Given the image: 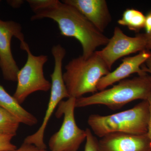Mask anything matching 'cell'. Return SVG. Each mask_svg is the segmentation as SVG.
<instances>
[{
	"mask_svg": "<svg viewBox=\"0 0 151 151\" xmlns=\"http://www.w3.org/2000/svg\"><path fill=\"white\" fill-rule=\"evenodd\" d=\"M32 21L51 19L58 25L63 36L73 37L82 46V56L87 58L97 47L106 45L109 38L96 28L75 8L58 0H49L45 7L34 12Z\"/></svg>",
	"mask_w": 151,
	"mask_h": 151,
	"instance_id": "cell-1",
	"label": "cell"
},
{
	"mask_svg": "<svg viewBox=\"0 0 151 151\" xmlns=\"http://www.w3.org/2000/svg\"><path fill=\"white\" fill-rule=\"evenodd\" d=\"M151 94V75L147 73L119 81L111 88L76 100V108L103 105L112 110L137 100H147Z\"/></svg>",
	"mask_w": 151,
	"mask_h": 151,
	"instance_id": "cell-2",
	"label": "cell"
},
{
	"mask_svg": "<svg viewBox=\"0 0 151 151\" xmlns=\"http://www.w3.org/2000/svg\"><path fill=\"white\" fill-rule=\"evenodd\" d=\"M150 112L147 100H142L134 107L107 116L92 114L87 124L93 133L100 138L112 133L133 135L147 133Z\"/></svg>",
	"mask_w": 151,
	"mask_h": 151,
	"instance_id": "cell-3",
	"label": "cell"
},
{
	"mask_svg": "<svg viewBox=\"0 0 151 151\" xmlns=\"http://www.w3.org/2000/svg\"><path fill=\"white\" fill-rule=\"evenodd\" d=\"M63 79L69 97L76 99L98 92L100 79L111 70L95 52L87 58L82 55L73 58L65 66Z\"/></svg>",
	"mask_w": 151,
	"mask_h": 151,
	"instance_id": "cell-4",
	"label": "cell"
},
{
	"mask_svg": "<svg viewBox=\"0 0 151 151\" xmlns=\"http://www.w3.org/2000/svg\"><path fill=\"white\" fill-rule=\"evenodd\" d=\"M51 52L54 58L55 65L53 72L50 75L51 86L50 97L46 112L39 129L34 134L27 137L23 142L43 150L47 149L44 142V134L49 121L63 99L69 97L63 81L62 72L63 61L66 54V50L60 45L58 44L52 47Z\"/></svg>",
	"mask_w": 151,
	"mask_h": 151,
	"instance_id": "cell-5",
	"label": "cell"
},
{
	"mask_svg": "<svg viewBox=\"0 0 151 151\" xmlns=\"http://www.w3.org/2000/svg\"><path fill=\"white\" fill-rule=\"evenodd\" d=\"M20 47L27 53V60L18 73L17 84L13 97L21 104L33 93L48 91L51 89V83L44 74V65L48 60V56L34 55L25 42L20 43Z\"/></svg>",
	"mask_w": 151,
	"mask_h": 151,
	"instance_id": "cell-6",
	"label": "cell"
},
{
	"mask_svg": "<svg viewBox=\"0 0 151 151\" xmlns=\"http://www.w3.org/2000/svg\"><path fill=\"white\" fill-rule=\"evenodd\" d=\"M76 99L69 97L62 100L57 107L55 115L57 118L63 116L61 127L51 136L48 146L50 151H77L86 137V130L76 124L74 115Z\"/></svg>",
	"mask_w": 151,
	"mask_h": 151,
	"instance_id": "cell-7",
	"label": "cell"
},
{
	"mask_svg": "<svg viewBox=\"0 0 151 151\" xmlns=\"http://www.w3.org/2000/svg\"><path fill=\"white\" fill-rule=\"evenodd\" d=\"M146 34H138L134 37L125 34L120 27L114 28L113 36L101 50L96 51L111 70L114 63L122 57L146 50Z\"/></svg>",
	"mask_w": 151,
	"mask_h": 151,
	"instance_id": "cell-8",
	"label": "cell"
},
{
	"mask_svg": "<svg viewBox=\"0 0 151 151\" xmlns=\"http://www.w3.org/2000/svg\"><path fill=\"white\" fill-rule=\"evenodd\" d=\"M14 37L20 43L24 42L21 25L13 21L0 19V68L5 80L17 81L19 69L11 50V41Z\"/></svg>",
	"mask_w": 151,
	"mask_h": 151,
	"instance_id": "cell-9",
	"label": "cell"
},
{
	"mask_svg": "<svg viewBox=\"0 0 151 151\" xmlns=\"http://www.w3.org/2000/svg\"><path fill=\"white\" fill-rule=\"evenodd\" d=\"M99 151H151V142L147 134L133 135L112 133L98 140Z\"/></svg>",
	"mask_w": 151,
	"mask_h": 151,
	"instance_id": "cell-10",
	"label": "cell"
},
{
	"mask_svg": "<svg viewBox=\"0 0 151 151\" xmlns=\"http://www.w3.org/2000/svg\"><path fill=\"white\" fill-rule=\"evenodd\" d=\"M150 55L151 51L145 50L134 56L124 58L119 67L100 79L97 84L98 91L107 89L108 86L126 79L133 73H137L139 76L147 73L142 66Z\"/></svg>",
	"mask_w": 151,
	"mask_h": 151,
	"instance_id": "cell-11",
	"label": "cell"
},
{
	"mask_svg": "<svg viewBox=\"0 0 151 151\" xmlns=\"http://www.w3.org/2000/svg\"><path fill=\"white\" fill-rule=\"evenodd\" d=\"M63 2L75 8L101 32L104 33L112 18L105 0H64Z\"/></svg>",
	"mask_w": 151,
	"mask_h": 151,
	"instance_id": "cell-12",
	"label": "cell"
},
{
	"mask_svg": "<svg viewBox=\"0 0 151 151\" xmlns=\"http://www.w3.org/2000/svg\"><path fill=\"white\" fill-rule=\"evenodd\" d=\"M0 108L4 109L13 116L20 123L29 126L37 124V119L22 107L13 97L6 91L0 84Z\"/></svg>",
	"mask_w": 151,
	"mask_h": 151,
	"instance_id": "cell-13",
	"label": "cell"
},
{
	"mask_svg": "<svg viewBox=\"0 0 151 151\" xmlns=\"http://www.w3.org/2000/svg\"><path fill=\"white\" fill-rule=\"evenodd\" d=\"M145 16L142 12L134 9H127L124 11L118 23L126 26L130 30L139 32L145 27Z\"/></svg>",
	"mask_w": 151,
	"mask_h": 151,
	"instance_id": "cell-14",
	"label": "cell"
},
{
	"mask_svg": "<svg viewBox=\"0 0 151 151\" xmlns=\"http://www.w3.org/2000/svg\"><path fill=\"white\" fill-rule=\"evenodd\" d=\"M20 123L13 116L0 108V135L17 134Z\"/></svg>",
	"mask_w": 151,
	"mask_h": 151,
	"instance_id": "cell-15",
	"label": "cell"
},
{
	"mask_svg": "<svg viewBox=\"0 0 151 151\" xmlns=\"http://www.w3.org/2000/svg\"><path fill=\"white\" fill-rule=\"evenodd\" d=\"M86 131V137L84 151H99L98 140L92 134L90 129L87 128Z\"/></svg>",
	"mask_w": 151,
	"mask_h": 151,
	"instance_id": "cell-16",
	"label": "cell"
},
{
	"mask_svg": "<svg viewBox=\"0 0 151 151\" xmlns=\"http://www.w3.org/2000/svg\"><path fill=\"white\" fill-rule=\"evenodd\" d=\"M12 135H0V151H6L15 150L16 146L12 142L14 137Z\"/></svg>",
	"mask_w": 151,
	"mask_h": 151,
	"instance_id": "cell-17",
	"label": "cell"
},
{
	"mask_svg": "<svg viewBox=\"0 0 151 151\" xmlns=\"http://www.w3.org/2000/svg\"><path fill=\"white\" fill-rule=\"evenodd\" d=\"M6 151H47L46 150L39 148L34 145L23 143L19 148Z\"/></svg>",
	"mask_w": 151,
	"mask_h": 151,
	"instance_id": "cell-18",
	"label": "cell"
},
{
	"mask_svg": "<svg viewBox=\"0 0 151 151\" xmlns=\"http://www.w3.org/2000/svg\"><path fill=\"white\" fill-rule=\"evenodd\" d=\"M146 34H150L151 33V11L147 14L145 16V24Z\"/></svg>",
	"mask_w": 151,
	"mask_h": 151,
	"instance_id": "cell-19",
	"label": "cell"
},
{
	"mask_svg": "<svg viewBox=\"0 0 151 151\" xmlns=\"http://www.w3.org/2000/svg\"><path fill=\"white\" fill-rule=\"evenodd\" d=\"M147 100L149 103V112H150L148 132L147 134L151 142V94H150Z\"/></svg>",
	"mask_w": 151,
	"mask_h": 151,
	"instance_id": "cell-20",
	"label": "cell"
},
{
	"mask_svg": "<svg viewBox=\"0 0 151 151\" xmlns=\"http://www.w3.org/2000/svg\"><path fill=\"white\" fill-rule=\"evenodd\" d=\"M7 3L13 8L18 9L21 6L24 1L22 0H9L7 1Z\"/></svg>",
	"mask_w": 151,
	"mask_h": 151,
	"instance_id": "cell-21",
	"label": "cell"
},
{
	"mask_svg": "<svg viewBox=\"0 0 151 151\" xmlns=\"http://www.w3.org/2000/svg\"><path fill=\"white\" fill-rule=\"evenodd\" d=\"M145 63V65H142V68L146 73L148 72L151 74V51L150 56L146 60Z\"/></svg>",
	"mask_w": 151,
	"mask_h": 151,
	"instance_id": "cell-22",
	"label": "cell"
},
{
	"mask_svg": "<svg viewBox=\"0 0 151 151\" xmlns=\"http://www.w3.org/2000/svg\"><path fill=\"white\" fill-rule=\"evenodd\" d=\"M146 34V33H145ZM147 38V44H146V50L151 51V33L150 34H146Z\"/></svg>",
	"mask_w": 151,
	"mask_h": 151,
	"instance_id": "cell-23",
	"label": "cell"
},
{
	"mask_svg": "<svg viewBox=\"0 0 151 151\" xmlns=\"http://www.w3.org/2000/svg\"></svg>",
	"mask_w": 151,
	"mask_h": 151,
	"instance_id": "cell-24",
	"label": "cell"
}]
</instances>
